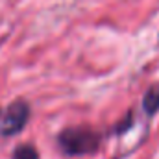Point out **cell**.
Listing matches in <instances>:
<instances>
[{
    "mask_svg": "<svg viewBox=\"0 0 159 159\" xmlns=\"http://www.w3.org/2000/svg\"><path fill=\"white\" fill-rule=\"evenodd\" d=\"M11 159H39V150L30 143H22L15 146V150L11 152Z\"/></svg>",
    "mask_w": 159,
    "mask_h": 159,
    "instance_id": "277c9868",
    "label": "cell"
},
{
    "mask_svg": "<svg viewBox=\"0 0 159 159\" xmlns=\"http://www.w3.org/2000/svg\"><path fill=\"white\" fill-rule=\"evenodd\" d=\"M141 107H143V111H144L146 117H156L159 113V85H152L143 94Z\"/></svg>",
    "mask_w": 159,
    "mask_h": 159,
    "instance_id": "3957f363",
    "label": "cell"
},
{
    "mask_svg": "<svg viewBox=\"0 0 159 159\" xmlns=\"http://www.w3.org/2000/svg\"><path fill=\"white\" fill-rule=\"evenodd\" d=\"M102 144V133L91 126H67L57 133V146L69 157L91 156Z\"/></svg>",
    "mask_w": 159,
    "mask_h": 159,
    "instance_id": "6da1fadb",
    "label": "cell"
},
{
    "mask_svg": "<svg viewBox=\"0 0 159 159\" xmlns=\"http://www.w3.org/2000/svg\"><path fill=\"white\" fill-rule=\"evenodd\" d=\"M30 115H32V107L24 98L13 100L6 107L4 115L0 117V135H4V137L19 135L26 128Z\"/></svg>",
    "mask_w": 159,
    "mask_h": 159,
    "instance_id": "7a4b0ae2",
    "label": "cell"
},
{
    "mask_svg": "<svg viewBox=\"0 0 159 159\" xmlns=\"http://www.w3.org/2000/svg\"><path fill=\"white\" fill-rule=\"evenodd\" d=\"M131 126H133V117H131V113H128V115H126V117L119 122V124H115L113 133H117V135H120V133H126Z\"/></svg>",
    "mask_w": 159,
    "mask_h": 159,
    "instance_id": "5b68a950",
    "label": "cell"
}]
</instances>
